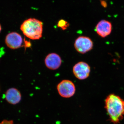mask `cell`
<instances>
[{
  "mask_svg": "<svg viewBox=\"0 0 124 124\" xmlns=\"http://www.w3.org/2000/svg\"><path fill=\"white\" fill-rule=\"evenodd\" d=\"M1 31V26L0 24V33Z\"/></svg>",
  "mask_w": 124,
  "mask_h": 124,
  "instance_id": "12",
  "label": "cell"
},
{
  "mask_svg": "<svg viewBox=\"0 0 124 124\" xmlns=\"http://www.w3.org/2000/svg\"><path fill=\"white\" fill-rule=\"evenodd\" d=\"M45 64L48 69L55 70L58 69L62 64V60L58 54L54 53L49 54L45 59Z\"/></svg>",
  "mask_w": 124,
  "mask_h": 124,
  "instance_id": "8",
  "label": "cell"
},
{
  "mask_svg": "<svg viewBox=\"0 0 124 124\" xmlns=\"http://www.w3.org/2000/svg\"><path fill=\"white\" fill-rule=\"evenodd\" d=\"M58 26L62 28V30H65L69 26V23L63 19H61L59 21L58 23Z\"/></svg>",
  "mask_w": 124,
  "mask_h": 124,
  "instance_id": "10",
  "label": "cell"
},
{
  "mask_svg": "<svg viewBox=\"0 0 124 124\" xmlns=\"http://www.w3.org/2000/svg\"><path fill=\"white\" fill-rule=\"evenodd\" d=\"M93 41L90 38L86 36H80L76 40L74 46L76 50L80 53L84 54L93 49Z\"/></svg>",
  "mask_w": 124,
  "mask_h": 124,
  "instance_id": "4",
  "label": "cell"
},
{
  "mask_svg": "<svg viewBox=\"0 0 124 124\" xmlns=\"http://www.w3.org/2000/svg\"><path fill=\"white\" fill-rule=\"evenodd\" d=\"M59 95L64 98L72 97L76 92V87L73 82L69 80H63L57 86Z\"/></svg>",
  "mask_w": 124,
  "mask_h": 124,
  "instance_id": "3",
  "label": "cell"
},
{
  "mask_svg": "<svg viewBox=\"0 0 124 124\" xmlns=\"http://www.w3.org/2000/svg\"><path fill=\"white\" fill-rule=\"evenodd\" d=\"M105 108L113 124H119L124 116V100L115 94H111L105 101Z\"/></svg>",
  "mask_w": 124,
  "mask_h": 124,
  "instance_id": "1",
  "label": "cell"
},
{
  "mask_svg": "<svg viewBox=\"0 0 124 124\" xmlns=\"http://www.w3.org/2000/svg\"><path fill=\"white\" fill-rule=\"evenodd\" d=\"M23 39L22 36L17 32L8 33L5 38V43L9 48L13 49L19 48L22 46Z\"/></svg>",
  "mask_w": 124,
  "mask_h": 124,
  "instance_id": "6",
  "label": "cell"
},
{
  "mask_svg": "<svg viewBox=\"0 0 124 124\" xmlns=\"http://www.w3.org/2000/svg\"><path fill=\"white\" fill-rule=\"evenodd\" d=\"M6 100L9 103L16 104L19 103L21 100L22 96L20 91L15 88L9 89L5 94Z\"/></svg>",
  "mask_w": 124,
  "mask_h": 124,
  "instance_id": "9",
  "label": "cell"
},
{
  "mask_svg": "<svg viewBox=\"0 0 124 124\" xmlns=\"http://www.w3.org/2000/svg\"><path fill=\"white\" fill-rule=\"evenodd\" d=\"M95 30L99 36L103 38H106L111 33L112 24L108 20H102L97 24Z\"/></svg>",
  "mask_w": 124,
  "mask_h": 124,
  "instance_id": "7",
  "label": "cell"
},
{
  "mask_svg": "<svg viewBox=\"0 0 124 124\" xmlns=\"http://www.w3.org/2000/svg\"><path fill=\"white\" fill-rule=\"evenodd\" d=\"M90 71L89 65L84 62H79L73 67V74L79 80H85L88 78L90 75Z\"/></svg>",
  "mask_w": 124,
  "mask_h": 124,
  "instance_id": "5",
  "label": "cell"
},
{
  "mask_svg": "<svg viewBox=\"0 0 124 124\" xmlns=\"http://www.w3.org/2000/svg\"><path fill=\"white\" fill-rule=\"evenodd\" d=\"M43 23L34 18L25 20L20 26V29L24 35L32 40H38L42 37Z\"/></svg>",
  "mask_w": 124,
  "mask_h": 124,
  "instance_id": "2",
  "label": "cell"
},
{
  "mask_svg": "<svg viewBox=\"0 0 124 124\" xmlns=\"http://www.w3.org/2000/svg\"><path fill=\"white\" fill-rule=\"evenodd\" d=\"M0 124H13V120H5L1 122Z\"/></svg>",
  "mask_w": 124,
  "mask_h": 124,
  "instance_id": "11",
  "label": "cell"
}]
</instances>
